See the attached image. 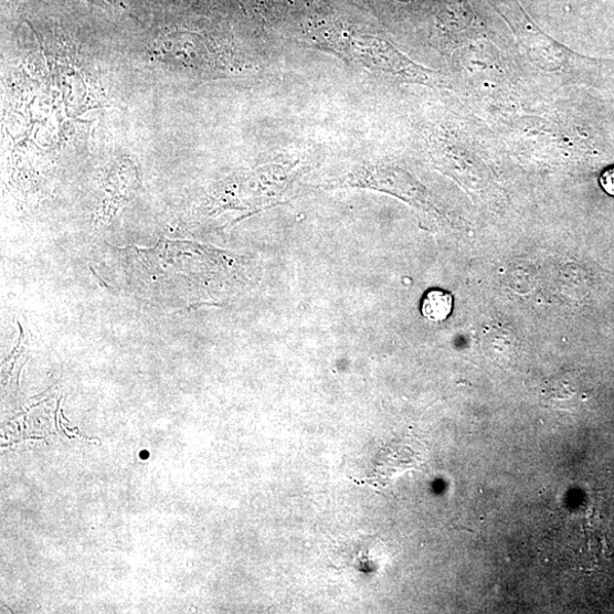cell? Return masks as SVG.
I'll use <instances>...</instances> for the list:
<instances>
[{"instance_id": "obj_1", "label": "cell", "mask_w": 614, "mask_h": 614, "mask_svg": "<svg viewBox=\"0 0 614 614\" xmlns=\"http://www.w3.org/2000/svg\"><path fill=\"white\" fill-rule=\"evenodd\" d=\"M330 51L348 57L371 71L402 76L415 82H428L426 72L405 59L391 44L367 34H340L324 44Z\"/></svg>"}, {"instance_id": "obj_2", "label": "cell", "mask_w": 614, "mask_h": 614, "mask_svg": "<svg viewBox=\"0 0 614 614\" xmlns=\"http://www.w3.org/2000/svg\"><path fill=\"white\" fill-rule=\"evenodd\" d=\"M402 441H394L382 447L377 454L370 473L362 484L374 486L375 488L387 487L389 481L393 479L400 472L407 470L414 460H409L406 455L410 453Z\"/></svg>"}, {"instance_id": "obj_3", "label": "cell", "mask_w": 614, "mask_h": 614, "mask_svg": "<svg viewBox=\"0 0 614 614\" xmlns=\"http://www.w3.org/2000/svg\"><path fill=\"white\" fill-rule=\"evenodd\" d=\"M453 310V297L451 294L434 289L426 294L422 300L421 313L433 322L446 320Z\"/></svg>"}, {"instance_id": "obj_4", "label": "cell", "mask_w": 614, "mask_h": 614, "mask_svg": "<svg viewBox=\"0 0 614 614\" xmlns=\"http://www.w3.org/2000/svg\"><path fill=\"white\" fill-rule=\"evenodd\" d=\"M601 186L610 197L614 198V168L607 169L601 177Z\"/></svg>"}]
</instances>
